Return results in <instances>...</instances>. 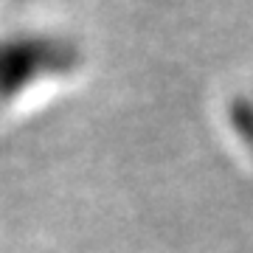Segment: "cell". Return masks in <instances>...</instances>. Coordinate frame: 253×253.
<instances>
[{
    "instance_id": "cell-1",
    "label": "cell",
    "mask_w": 253,
    "mask_h": 253,
    "mask_svg": "<svg viewBox=\"0 0 253 253\" xmlns=\"http://www.w3.org/2000/svg\"><path fill=\"white\" fill-rule=\"evenodd\" d=\"M84 71V48L54 26H0V113L51 96Z\"/></svg>"
}]
</instances>
